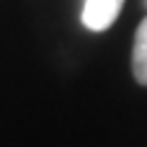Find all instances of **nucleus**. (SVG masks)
<instances>
[{"mask_svg":"<svg viewBox=\"0 0 147 147\" xmlns=\"http://www.w3.org/2000/svg\"><path fill=\"white\" fill-rule=\"evenodd\" d=\"M121 5L124 0H85L83 5V26L90 28V31H106L114 26V21L119 18L121 13Z\"/></svg>","mask_w":147,"mask_h":147,"instance_id":"obj_1","label":"nucleus"},{"mask_svg":"<svg viewBox=\"0 0 147 147\" xmlns=\"http://www.w3.org/2000/svg\"><path fill=\"white\" fill-rule=\"evenodd\" d=\"M132 72L140 85H147V18L134 31V47H132Z\"/></svg>","mask_w":147,"mask_h":147,"instance_id":"obj_2","label":"nucleus"}]
</instances>
